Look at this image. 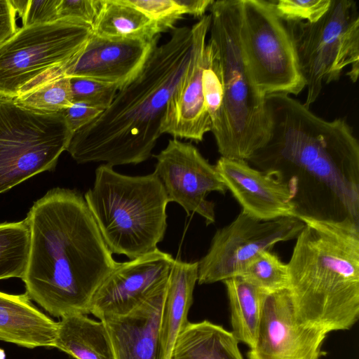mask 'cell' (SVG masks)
Masks as SVG:
<instances>
[{
    "label": "cell",
    "instance_id": "d590c367",
    "mask_svg": "<svg viewBox=\"0 0 359 359\" xmlns=\"http://www.w3.org/2000/svg\"><path fill=\"white\" fill-rule=\"evenodd\" d=\"M181 8L184 15L189 14L194 17L202 18L205 11L214 2L213 0H174Z\"/></svg>",
    "mask_w": 359,
    "mask_h": 359
},
{
    "label": "cell",
    "instance_id": "6da1fadb",
    "mask_svg": "<svg viewBox=\"0 0 359 359\" xmlns=\"http://www.w3.org/2000/svg\"><path fill=\"white\" fill-rule=\"evenodd\" d=\"M266 101L270 136L248 163L286 184L297 217L359 223V143L352 128L287 95Z\"/></svg>",
    "mask_w": 359,
    "mask_h": 359
},
{
    "label": "cell",
    "instance_id": "4fadbf2b",
    "mask_svg": "<svg viewBox=\"0 0 359 359\" xmlns=\"http://www.w3.org/2000/svg\"><path fill=\"white\" fill-rule=\"evenodd\" d=\"M327 334L299 320L287 289L267 293L248 359H320Z\"/></svg>",
    "mask_w": 359,
    "mask_h": 359
},
{
    "label": "cell",
    "instance_id": "e0dca14e",
    "mask_svg": "<svg viewBox=\"0 0 359 359\" xmlns=\"http://www.w3.org/2000/svg\"><path fill=\"white\" fill-rule=\"evenodd\" d=\"M215 167L243 212L261 221L298 218L290 190L277 177L245 160L221 156Z\"/></svg>",
    "mask_w": 359,
    "mask_h": 359
},
{
    "label": "cell",
    "instance_id": "f546056e",
    "mask_svg": "<svg viewBox=\"0 0 359 359\" xmlns=\"http://www.w3.org/2000/svg\"><path fill=\"white\" fill-rule=\"evenodd\" d=\"M284 21H318L328 10L331 0H271Z\"/></svg>",
    "mask_w": 359,
    "mask_h": 359
},
{
    "label": "cell",
    "instance_id": "cb8c5ba5",
    "mask_svg": "<svg viewBox=\"0 0 359 359\" xmlns=\"http://www.w3.org/2000/svg\"><path fill=\"white\" fill-rule=\"evenodd\" d=\"M229 302L231 331L239 342L249 348L255 345L268 292L249 283L240 276L223 281Z\"/></svg>",
    "mask_w": 359,
    "mask_h": 359
},
{
    "label": "cell",
    "instance_id": "4316f807",
    "mask_svg": "<svg viewBox=\"0 0 359 359\" xmlns=\"http://www.w3.org/2000/svg\"><path fill=\"white\" fill-rule=\"evenodd\" d=\"M14 100L22 107L37 111H62L74 103L70 78L62 75L48 78Z\"/></svg>",
    "mask_w": 359,
    "mask_h": 359
},
{
    "label": "cell",
    "instance_id": "603a6c76",
    "mask_svg": "<svg viewBox=\"0 0 359 359\" xmlns=\"http://www.w3.org/2000/svg\"><path fill=\"white\" fill-rule=\"evenodd\" d=\"M93 34L108 39L151 41L163 32L156 21L126 0H101Z\"/></svg>",
    "mask_w": 359,
    "mask_h": 359
},
{
    "label": "cell",
    "instance_id": "8992f818",
    "mask_svg": "<svg viewBox=\"0 0 359 359\" xmlns=\"http://www.w3.org/2000/svg\"><path fill=\"white\" fill-rule=\"evenodd\" d=\"M210 41L219 60L229 140L224 158L248 161L270 136L266 97L256 86L243 50L241 0L214 1Z\"/></svg>",
    "mask_w": 359,
    "mask_h": 359
},
{
    "label": "cell",
    "instance_id": "836d02e7",
    "mask_svg": "<svg viewBox=\"0 0 359 359\" xmlns=\"http://www.w3.org/2000/svg\"><path fill=\"white\" fill-rule=\"evenodd\" d=\"M104 110L85 102H75L62 111L73 133L83 128Z\"/></svg>",
    "mask_w": 359,
    "mask_h": 359
},
{
    "label": "cell",
    "instance_id": "484cf974",
    "mask_svg": "<svg viewBox=\"0 0 359 359\" xmlns=\"http://www.w3.org/2000/svg\"><path fill=\"white\" fill-rule=\"evenodd\" d=\"M30 245V231L24 220L0 224V280L22 278Z\"/></svg>",
    "mask_w": 359,
    "mask_h": 359
},
{
    "label": "cell",
    "instance_id": "277c9868",
    "mask_svg": "<svg viewBox=\"0 0 359 359\" xmlns=\"http://www.w3.org/2000/svg\"><path fill=\"white\" fill-rule=\"evenodd\" d=\"M287 265V290L296 316L323 331L351 329L359 318V223L298 217Z\"/></svg>",
    "mask_w": 359,
    "mask_h": 359
},
{
    "label": "cell",
    "instance_id": "30bf717a",
    "mask_svg": "<svg viewBox=\"0 0 359 359\" xmlns=\"http://www.w3.org/2000/svg\"><path fill=\"white\" fill-rule=\"evenodd\" d=\"M241 38L254 81L265 97L298 95L306 87L285 22L271 0H241Z\"/></svg>",
    "mask_w": 359,
    "mask_h": 359
},
{
    "label": "cell",
    "instance_id": "f1b7e54d",
    "mask_svg": "<svg viewBox=\"0 0 359 359\" xmlns=\"http://www.w3.org/2000/svg\"><path fill=\"white\" fill-rule=\"evenodd\" d=\"M70 83L74 102H85L103 110L109 107L119 90L115 85L86 78H70Z\"/></svg>",
    "mask_w": 359,
    "mask_h": 359
},
{
    "label": "cell",
    "instance_id": "e575fe53",
    "mask_svg": "<svg viewBox=\"0 0 359 359\" xmlns=\"http://www.w3.org/2000/svg\"><path fill=\"white\" fill-rule=\"evenodd\" d=\"M16 13L10 0H0V44L18 29Z\"/></svg>",
    "mask_w": 359,
    "mask_h": 359
},
{
    "label": "cell",
    "instance_id": "9a60e30c",
    "mask_svg": "<svg viewBox=\"0 0 359 359\" xmlns=\"http://www.w3.org/2000/svg\"><path fill=\"white\" fill-rule=\"evenodd\" d=\"M210 15H203L191 28L192 46L189 63L163 114L161 133L173 138L201 142L211 131V121L206 110L202 88L205 39L210 29Z\"/></svg>",
    "mask_w": 359,
    "mask_h": 359
},
{
    "label": "cell",
    "instance_id": "83f0119b",
    "mask_svg": "<svg viewBox=\"0 0 359 359\" xmlns=\"http://www.w3.org/2000/svg\"><path fill=\"white\" fill-rule=\"evenodd\" d=\"M238 276L268 293L287 288V263L268 250L259 252Z\"/></svg>",
    "mask_w": 359,
    "mask_h": 359
},
{
    "label": "cell",
    "instance_id": "d6a6232c",
    "mask_svg": "<svg viewBox=\"0 0 359 359\" xmlns=\"http://www.w3.org/2000/svg\"><path fill=\"white\" fill-rule=\"evenodd\" d=\"M101 6V0H60L57 19H73L93 27Z\"/></svg>",
    "mask_w": 359,
    "mask_h": 359
},
{
    "label": "cell",
    "instance_id": "1f68e13d",
    "mask_svg": "<svg viewBox=\"0 0 359 359\" xmlns=\"http://www.w3.org/2000/svg\"><path fill=\"white\" fill-rule=\"evenodd\" d=\"M23 27L57 20L60 0H10Z\"/></svg>",
    "mask_w": 359,
    "mask_h": 359
},
{
    "label": "cell",
    "instance_id": "5b68a950",
    "mask_svg": "<svg viewBox=\"0 0 359 359\" xmlns=\"http://www.w3.org/2000/svg\"><path fill=\"white\" fill-rule=\"evenodd\" d=\"M84 198L112 254L133 259L154 251L163 241L169 201L154 172L130 176L100 165Z\"/></svg>",
    "mask_w": 359,
    "mask_h": 359
},
{
    "label": "cell",
    "instance_id": "ba28073f",
    "mask_svg": "<svg viewBox=\"0 0 359 359\" xmlns=\"http://www.w3.org/2000/svg\"><path fill=\"white\" fill-rule=\"evenodd\" d=\"M64 113H45L0 97V194L53 170L73 135Z\"/></svg>",
    "mask_w": 359,
    "mask_h": 359
},
{
    "label": "cell",
    "instance_id": "4dcf8cb0",
    "mask_svg": "<svg viewBox=\"0 0 359 359\" xmlns=\"http://www.w3.org/2000/svg\"><path fill=\"white\" fill-rule=\"evenodd\" d=\"M126 1L156 21L163 32L172 29L184 13L174 0H126Z\"/></svg>",
    "mask_w": 359,
    "mask_h": 359
},
{
    "label": "cell",
    "instance_id": "ac0fdd59",
    "mask_svg": "<svg viewBox=\"0 0 359 359\" xmlns=\"http://www.w3.org/2000/svg\"><path fill=\"white\" fill-rule=\"evenodd\" d=\"M167 285L168 280L130 312L100 320L115 359H162L160 325Z\"/></svg>",
    "mask_w": 359,
    "mask_h": 359
},
{
    "label": "cell",
    "instance_id": "52a82bcc",
    "mask_svg": "<svg viewBox=\"0 0 359 359\" xmlns=\"http://www.w3.org/2000/svg\"><path fill=\"white\" fill-rule=\"evenodd\" d=\"M284 21V20H283ZM291 36L299 67L307 89L308 108L324 84L339 79L344 69L350 80L359 74V13L356 2L331 0L318 21H284Z\"/></svg>",
    "mask_w": 359,
    "mask_h": 359
},
{
    "label": "cell",
    "instance_id": "d4e9b609",
    "mask_svg": "<svg viewBox=\"0 0 359 359\" xmlns=\"http://www.w3.org/2000/svg\"><path fill=\"white\" fill-rule=\"evenodd\" d=\"M202 88L205 105L211 121V132L218 151L224 157L229 145V127L221 66L217 50L210 41L206 43L204 52Z\"/></svg>",
    "mask_w": 359,
    "mask_h": 359
},
{
    "label": "cell",
    "instance_id": "44dd1931",
    "mask_svg": "<svg viewBox=\"0 0 359 359\" xmlns=\"http://www.w3.org/2000/svg\"><path fill=\"white\" fill-rule=\"evenodd\" d=\"M231 331L205 320L189 322L177 336L170 359H244Z\"/></svg>",
    "mask_w": 359,
    "mask_h": 359
},
{
    "label": "cell",
    "instance_id": "7402d4cb",
    "mask_svg": "<svg viewBox=\"0 0 359 359\" xmlns=\"http://www.w3.org/2000/svg\"><path fill=\"white\" fill-rule=\"evenodd\" d=\"M54 348L75 359H115L104 324L86 314L61 318L57 322Z\"/></svg>",
    "mask_w": 359,
    "mask_h": 359
},
{
    "label": "cell",
    "instance_id": "8d00e7d4",
    "mask_svg": "<svg viewBox=\"0 0 359 359\" xmlns=\"http://www.w3.org/2000/svg\"><path fill=\"white\" fill-rule=\"evenodd\" d=\"M0 359H6V353L2 348H0Z\"/></svg>",
    "mask_w": 359,
    "mask_h": 359
},
{
    "label": "cell",
    "instance_id": "7a4b0ae2",
    "mask_svg": "<svg viewBox=\"0 0 359 359\" xmlns=\"http://www.w3.org/2000/svg\"><path fill=\"white\" fill-rule=\"evenodd\" d=\"M30 231L22 280L29 297L50 315L88 314L93 297L116 269L84 197L55 188L36 201L25 218Z\"/></svg>",
    "mask_w": 359,
    "mask_h": 359
},
{
    "label": "cell",
    "instance_id": "9c48e42d",
    "mask_svg": "<svg viewBox=\"0 0 359 359\" xmlns=\"http://www.w3.org/2000/svg\"><path fill=\"white\" fill-rule=\"evenodd\" d=\"M93 34L79 20L22 26L0 44V97L14 99L77 55Z\"/></svg>",
    "mask_w": 359,
    "mask_h": 359
},
{
    "label": "cell",
    "instance_id": "8fae6325",
    "mask_svg": "<svg viewBox=\"0 0 359 359\" xmlns=\"http://www.w3.org/2000/svg\"><path fill=\"white\" fill-rule=\"evenodd\" d=\"M304 226L297 217L261 221L241 211L229 224L216 231L208 252L198 262V283L238 276L259 252L296 238Z\"/></svg>",
    "mask_w": 359,
    "mask_h": 359
},
{
    "label": "cell",
    "instance_id": "3957f363",
    "mask_svg": "<svg viewBox=\"0 0 359 359\" xmlns=\"http://www.w3.org/2000/svg\"><path fill=\"white\" fill-rule=\"evenodd\" d=\"M191 28H175L156 46L139 75L119 89L109 107L75 132L67 151L78 163L111 166L140 163L151 155L167 103L184 74Z\"/></svg>",
    "mask_w": 359,
    "mask_h": 359
},
{
    "label": "cell",
    "instance_id": "7c38bea8",
    "mask_svg": "<svg viewBox=\"0 0 359 359\" xmlns=\"http://www.w3.org/2000/svg\"><path fill=\"white\" fill-rule=\"evenodd\" d=\"M154 157L157 161L154 173L162 182L169 202L178 203L188 216L199 215L207 225L215 223V203L206 196L227 191L215 165L191 142L175 138L169 140Z\"/></svg>",
    "mask_w": 359,
    "mask_h": 359
},
{
    "label": "cell",
    "instance_id": "d6986e66",
    "mask_svg": "<svg viewBox=\"0 0 359 359\" xmlns=\"http://www.w3.org/2000/svg\"><path fill=\"white\" fill-rule=\"evenodd\" d=\"M57 322L41 311L27 294L0 292V340L28 348H54Z\"/></svg>",
    "mask_w": 359,
    "mask_h": 359
},
{
    "label": "cell",
    "instance_id": "5bb4252c",
    "mask_svg": "<svg viewBox=\"0 0 359 359\" xmlns=\"http://www.w3.org/2000/svg\"><path fill=\"white\" fill-rule=\"evenodd\" d=\"M174 260L156 248L119 262L94 294L89 313L102 320L130 312L168 280Z\"/></svg>",
    "mask_w": 359,
    "mask_h": 359
},
{
    "label": "cell",
    "instance_id": "2e32d148",
    "mask_svg": "<svg viewBox=\"0 0 359 359\" xmlns=\"http://www.w3.org/2000/svg\"><path fill=\"white\" fill-rule=\"evenodd\" d=\"M160 36L144 41L108 39L92 34L83 50L60 67L61 74L104 82L121 89L141 72Z\"/></svg>",
    "mask_w": 359,
    "mask_h": 359
},
{
    "label": "cell",
    "instance_id": "ffe728a7",
    "mask_svg": "<svg viewBox=\"0 0 359 359\" xmlns=\"http://www.w3.org/2000/svg\"><path fill=\"white\" fill-rule=\"evenodd\" d=\"M198 281V262L175 259L168 279L160 325L162 359H170L175 341L188 324V313Z\"/></svg>",
    "mask_w": 359,
    "mask_h": 359
}]
</instances>
